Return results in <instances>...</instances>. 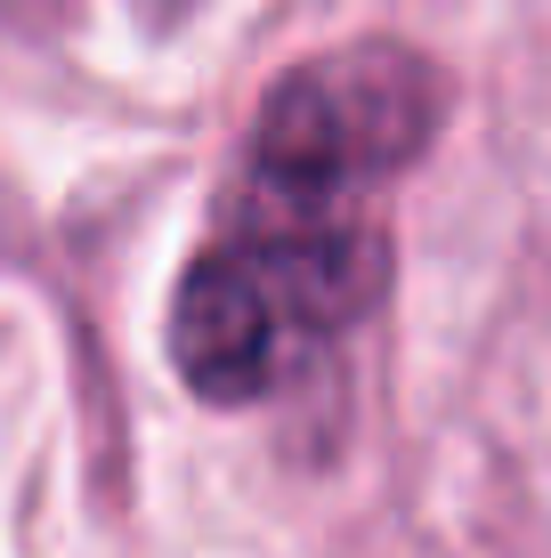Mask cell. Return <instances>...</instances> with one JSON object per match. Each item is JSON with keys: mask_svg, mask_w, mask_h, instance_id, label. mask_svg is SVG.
I'll use <instances>...</instances> for the list:
<instances>
[{"mask_svg": "<svg viewBox=\"0 0 551 558\" xmlns=\"http://www.w3.org/2000/svg\"><path fill=\"white\" fill-rule=\"evenodd\" d=\"M276 349H284V316L268 283L227 243L187 259L179 292H170V364L187 389L203 405H252L276 380Z\"/></svg>", "mask_w": 551, "mask_h": 558, "instance_id": "cell-2", "label": "cell"}, {"mask_svg": "<svg viewBox=\"0 0 551 558\" xmlns=\"http://www.w3.org/2000/svg\"><path fill=\"white\" fill-rule=\"evenodd\" d=\"M439 130V73L414 49L366 41L292 65L252 122L227 252L268 283L284 332H333L382 292L366 195Z\"/></svg>", "mask_w": 551, "mask_h": 558, "instance_id": "cell-1", "label": "cell"}]
</instances>
